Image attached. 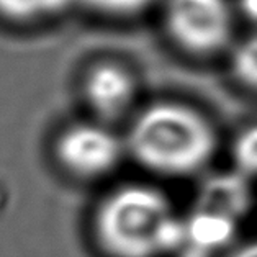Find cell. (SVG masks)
Wrapping results in <instances>:
<instances>
[{
  "instance_id": "cell-4",
  "label": "cell",
  "mask_w": 257,
  "mask_h": 257,
  "mask_svg": "<svg viewBox=\"0 0 257 257\" xmlns=\"http://www.w3.org/2000/svg\"><path fill=\"white\" fill-rule=\"evenodd\" d=\"M231 0H162V25L171 43L193 58H211L234 43Z\"/></svg>"
},
{
  "instance_id": "cell-5",
  "label": "cell",
  "mask_w": 257,
  "mask_h": 257,
  "mask_svg": "<svg viewBox=\"0 0 257 257\" xmlns=\"http://www.w3.org/2000/svg\"><path fill=\"white\" fill-rule=\"evenodd\" d=\"M80 93L90 118L115 126L136 111L140 85L135 72L123 62L102 59L84 72Z\"/></svg>"
},
{
  "instance_id": "cell-1",
  "label": "cell",
  "mask_w": 257,
  "mask_h": 257,
  "mask_svg": "<svg viewBox=\"0 0 257 257\" xmlns=\"http://www.w3.org/2000/svg\"><path fill=\"white\" fill-rule=\"evenodd\" d=\"M128 159L161 179L208 174L219 133L208 115L180 100H158L136 110L124 130Z\"/></svg>"
},
{
  "instance_id": "cell-2",
  "label": "cell",
  "mask_w": 257,
  "mask_h": 257,
  "mask_svg": "<svg viewBox=\"0 0 257 257\" xmlns=\"http://www.w3.org/2000/svg\"><path fill=\"white\" fill-rule=\"evenodd\" d=\"M89 233L102 257H175L182 213L153 182H121L93 205Z\"/></svg>"
},
{
  "instance_id": "cell-11",
  "label": "cell",
  "mask_w": 257,
  "mask_h": 257,
  "mask_svg": "<svg viewBox=\"0 0 257 257\" xmlns=\"http://www.w3.org/2000/svg\"><path fill=\"white\" fill-rule=\"evenodd\" d=\"M234 9L236 14H241L246 20L257 25V0H237Z\"/></svg>"
},
{
  "instance_id": "cell-12",
  "label": "cell",
  "mask_w": 257,
  "mask_h": 257,
  "mask_svg": "<svg viewBox=\"0 0 257 257\" xmlns=\"http://www.w3.org/2000/svg\"><path fill=\"white\" fill-rule=\"evenodd\" d=\"M226 257H257V237H252L242 244H236Z\"/></svg>"
},
{
  "instance_id": "cell-8",
  "label": "cell",
  "mask_w": 257,
  "mask_h": 257,
  "mask_svg": "<svg viewBox=\"0 0 257 257\" xmlns=\"http://www.w3.org/2000/svg\"><path fill=\"white\" fill-rule=\"evenodd\" d=\"M228 53L233 79L246 90L257 93V33L236 40Z\"/></svg>"
},
{
  "instance_id": "cell-6",
  "label": "cell",
  "mask_w": 257,
  "mask_h": 257,
  "mask_svg": "<svg viewBox=\"0 0 257 257\" xmlns=\"http://www.w3.org/2000/svg\"><path fill=\"white\" fill-rule=\"evenodd\" d=\"M241 224L226 211L193 202L182 213V241L175 257H226L236 246Z\"/></svg>"
},
{
  "instance_id": "cell-3",
  "label": "cell",
  "mask_w": 257,
  "mask_h": 257,
  "mask_svg": "<svg viewBox=\"0 0 257 257\" xmlns=\"http://www.w3.org/2000/svg\"><path fill=\"white\" fill-rule=\"evenodd\" d=\"M49 151L56 169L79 184L108 179L128 159L123 133L93 118L64 124L54 135Z\"/></svg>"
},
{
  "instance_id": "cell-9",
  "label": "cell",
  "mask_w": 257,
  "mask_h": 257,
  "mask_svg": "<svg viewBox=\"0 0 257 257\" xmlns=\"http://www.w3.org/2000/svg\"><path fill=\"white\" fill-rule=\"evenodd\" d=\"M229 169L249 182L257 180V121L239 130L229 144Z\"/></svg>"
},
{
  "instance_id": "cell-10",
  "label": "cell",
  "mask_w": 257,
  "mask_h": 257,
  "mask_svg": "<svg viewBox=\"0 0 257 257\" xmlns=\"http://www.w3.org/2000/svg\"><path fill=\"white\" fill-rule=\"evenodd\" d=\"M77 5L89 9L95 14L113 18H133L144 14L146 10L162 0H76Z\"/></svg>"
},
{
  "instance_id": "cell-7",
  "label": "cell",
  "mask_w": 257,
  "mask_h": 257,
  "mask_svg": "<svg viewBox=\"0 0 257 257\" xmlns=\"http://www.w3.org/2000/svg\"><path fill=\"white\" fill-rule=\"evenodd\" d=\"M76 0H0V17L14 23H38L59 17Z\"/></svg>"
}]
</instances>
